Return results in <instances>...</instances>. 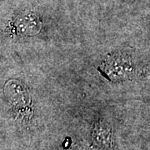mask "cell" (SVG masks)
I'll use <instances>...</instances> for the list:
<instances>
[{"label": "cell", "instance_id": "obj_3", "mask_svg": "<svg viewBox=\"0 0 150 150\" xmlns=\"http://www.w3.org/2000/svg\"><path fill=\"white\" fill-rule=\"evenodd\" d=\"M42 23L32 12L21 13L12 22V32L19 36H33L41 31Z\"/></svg>", "mask_w": 150, "mask_h": 150}, {"label": "cell", "instance_id": "obj_1", "mask_svg": "<svg viewBox=\"0 0 150 150\" xmlns=\"http://www.w3.org/2000/svg\"><path fill=\"white\" fill-rule=\"evenodd\" d=\"M131 56L127 54H115L103 63L102 71L112 81H118L131 78L134 69Z\"/></svg>", "mask_w": 150, "mask_h": 150}, {"label": "cell", "instance_id": "obj_2", "mask_svg": "<svg viewBox=\"0 0 150 150\" xmlns=\"http://www.w3.org/2000/svg\"><path fill=\"white\" fill-rule=\"evenodd\" d=\"M4 93L8 102L17 110L29 109L31 97L27 88L18 80L8 81L4 88Z\"/></svg>", "mask_w": 150, "mask_h": 150}]
</instances>
